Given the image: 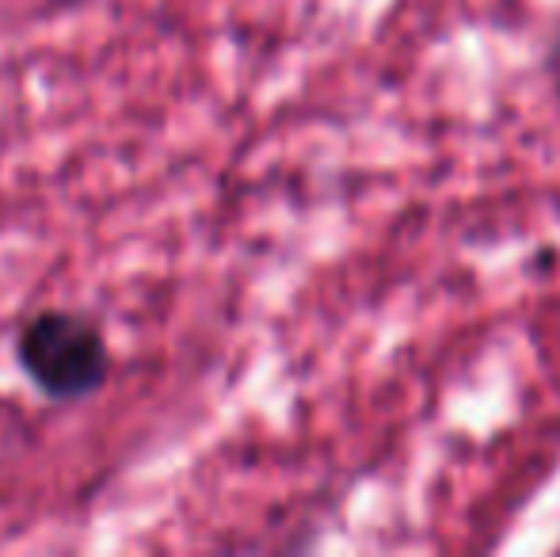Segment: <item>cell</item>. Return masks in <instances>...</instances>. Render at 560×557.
Returning a JSON list of instances; mask_svg holds the SVG:
<instances>
[{"instance_id":"1","label":"cell","mask_w":560,"mask_h":557,"mask_svg":"<svg viewBox=\"0 0 560 557\" xmlns=\"http://www.w3.org/2000/svg\"><path fill=\"white\" fill-rule=\"evenodd\" d=\"M15 359L23 374L54 402H81L104 390L112 374L107 340L89 317L69 310H43L20 328Z\"/></svg>"},{"instance_id":"2","label":"cell","mask_w":560,"mask_h":557,"mask_svg":"<svg viewBox=\"0 0 560 557\" xmlns=\"http://www.w3.org/2000/svg\"><path fill=\"white\" fill-rule=\"evenodd\" d=\"M549 73L560 81V31H557V38H553V46H549Z\"/></svg>"}]
</instances>
